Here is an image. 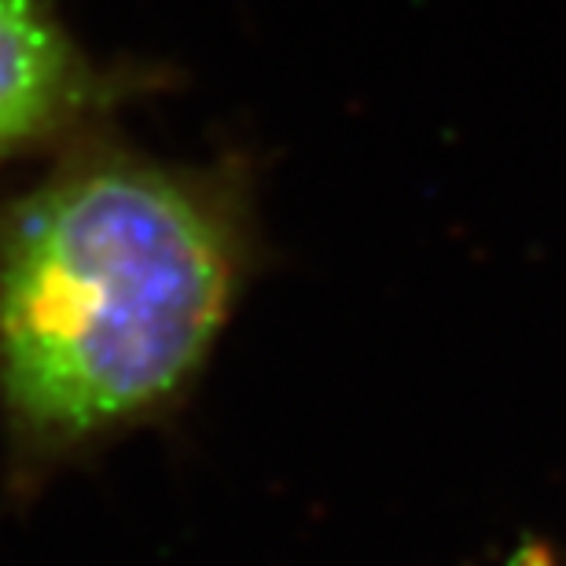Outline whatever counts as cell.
Listing matches in <instances>:
<instances>
[{
	"mask_svg": "<svg viewBox=\"0 0 566 566\" xmlns=\"http://www.w3.org/2000/svg\"><path fill=\"white\" fill-rule=\"evenodd\" d=\"M262 262L240 163L147 155L107 126L0 199V423L8 474L60 468L174 416Z\"/></svg>",
	"mask_w": 566,
	"mask_h": 566,
	"instance_id": "obj_1",
	"label": "cell"
},
{
	"mask_svg": "<svg viewBox=\"0 0 566 566\" xmlns=\"http://www.w3.org/2000/svg\"><path fill=\"white\" fill-rule=\"evenodd\" d=\"M144 85V74L85 52L60 0H0V174L107 126Z\"/></svg>",
	"mask_w": 566,
	"mask_h": 566,
	"instance_id": "obj_2",
	"label": "cell"
}]
</instances>
